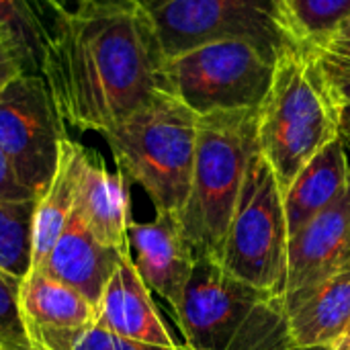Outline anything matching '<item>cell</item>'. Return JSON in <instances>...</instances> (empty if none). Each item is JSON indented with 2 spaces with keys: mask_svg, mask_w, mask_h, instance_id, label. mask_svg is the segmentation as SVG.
Instances as JSON below:
<instances>
[{
  "mask_svg": "<svg viewBox=\"0 0 350 350\" xmlns=\"http://www.w3.org/2000/svg\"><path fill=\"white\" fill-rule=\"evenodd\" d=\"M68 137L41 74L23 72L0 94V152L35 199L55 174Z\"/></svg>",
  "mask_w": 350,
  "mask_h": 350,
  "instance_id": "ba28073f",
  "label": "cell"
},
{
  "mask_svg": "<svg viewBox=\"0 0 350 350\" xmlns=\"http://www.w3.org/2000/svg\"><path fill=\"white\" fill-rule=\"evenodd\" d=\"M94 312V322L117 336L164 349L183 347L164 324L152 299V291L139 277L131 254L119 260Z\"/></svg>",
  "mask_w": 350,
  "mask_h": 350,
  "instance_id": "4fadbf2b",
  "label": "cell"
},
{
  "mask_svg": "<svg viewBox=\"0 0 350 350\" xmlns=\"http://www.w3.org/2000/svg\"><path fill=\"white\" fill-rule=\"evenodd\" d=\"M31 347L33 350H187L185 345L180 349H164L129 340L113 334L96 322L74 330L39 332L31 338Z\"/></svg>",
  "mask_w": 350,
  "mask_h": 350,
  "instance_id": "603a6c76",
  "label": "cell"
},
{
  "mask_svg": "<svg viewBox=\"0 0 350 350\" xmlns=\"http://www.w3.org/2000/svg\"><path fill=\"white\" fill-rule=\"evenodd\" d=\"M125 254L105 246L72 211L62 236L43 262V271L82 293L94 308ZM39 271V269H37Z\"/></svg>",
  "mask_w": 350,
  "mask_h": 350,
  "instance_id": "5bb4252c",
  "label": "cell"
},
{
  "mask_svg": "<svg viewBox=\"0 0 350 350\" xmlns=\"http://www.w3.org/2000/svg\"><path fill=\"white\" fill-rule=\"evenodd\" d=\"M258 152V109L199 115L191 191L176 213L197 256L219 260L252 156Z\"/></svg>",
  "mask_w": 350,
  "mask_h": 350,
  "instance_id": "3957f363",
  "label": "cell"
},
{
  "mask_svg": "<svg viewBox=\"0 0 350 350\" xmlns=\"http://www.w3.org/2000/svg\"><path fill=\"white\" fill-rule=\"evenodd\" d=\"M25 72L18 55L14 53V49L6 43V39L0 35V94L2 90L21 74Z\"/></svg>",
  "mask_w": 350,
  "mask_h": 350,
  "instance_id": "4316f807",
  "label": "cell"
},
{
  "mask_svg": "<svg viewBox=\"0 0 350 350\" xmlns=\"http://www.w3.org/2000/svg\"><path fill=\"white\" fill-rule=\"evenodd\" d=\"M18 312L29 340L47 330H74L94 322V306L43 269L29 271L18 285Z\"/></svg>",
  "mask_w": 350,
  "mask_h": 350,
  "instance_id": "2e32d148",
  "label": "cell"
},
{
  "mask_svg": "<svg viewBox=\"0 0 350 350\" xmlns=\"http://www.w3.org/2000/svg\"><path fill=\"white\" fill-rule=\"evenodd\" d=\"M275 74V57L248 41H215L164 64L166 88L197 115L258 109Z\"/></svg>",
  "mask_w": 350,
  "mask_h": 350,
  "instance_id": "8992f818",
  "label": "cell"
},
{
  "mask_svg": "<svg viewBox=\"0 0 350 350\" xmlns=\"http://www.w3.org/2000/svg\"><path fill=\"white\" fill-rule=\"evenodd\" d=\"M21 281L0 271V345L10 350H33L18 312Z\"/></svg>",
  "mask_w": 350,
  "mask_h": 350,
  "instance_id": "cb8c5ba5",
  "label": "cell"
},
{
  "mask_svg": "<svg viewBox=\"0 0 350 350\" xmlns=\"http://www.w3.org/2000/svg\"><path fill=\"white\" fill-rule=\"evenodd\" d=\"M51 23L41 59L66 127L105 133L168 90L166 57L142 0H47Z\"/></svg>",
  "mask_w": 350,
  "mask_h": 350,
  "instance_id": "6da1fadb",
  "label": "cell"
},
{
  "mask_svg": "<svg viewBox=\"0 0 350 350\" xmlns=\"http://www.w3.org/2000/svg\"><path fill=\"white\" fill-rule=\"evenodd\" d=\"M76 144L72 137L62 142L59 160L53 178L39 195L33 215V260L31 271L43 267L53 244L62 236L74 211V185H76Z\"/></svg>",
  "mask_w": 350,
  "mask_h": 350,
  "instance_id": "ac0fdd59",
  "label": "cell"
},
{
  "mask_svg": "<svg viewBox=\"0 0 350 350\" xmlns=\"http://www.w3.org/2000/svg\"><path fill=\"white\" fill-rule=\"evenodd\" d=\"M287 314L299 345L332 349L350 326V260Z\"/></svg>",
  "mask_w": 350,
  "mask_h": 350,
  "instance_id": "e0dca14e",
  "label": "cell"
},
{
  "mask_svg": "<svg viewBox=\"0 0 350 350\" xmlns=\"http://www.w3.org/2000/svg\"><path fill=\"white\" fill-rule=\"evenodd\" d=\"M35 199L0 201V271L23 281L33 260Z\"/></svg>",
  "mask_w": 350,
  "mask_h": 350,
  "instance_id": "7402d4cb",
  "label": "cell"
},
{
  "mask_svg": "<svg viewBox=\"0 0 350 350\" xmlns=\"http://www.w3.org/2000/svg\"><path fill=\"white\" fill-rule=\"evenodd\" d=\"M133 265L148 285L174 312L185 295L195 267V250L189 244L176 213H156L150 224L129 226Z\"/></svg>",
  "mask_w": 350,
  "mask_h": 350,
  "instance_id": "7c38bea8",
  "label": "cell"
},
{
  "mask_svg": "<svg viewBox=\"0 0 350 350\" xmlns=\"http://www.w3.org/2000/svg\"><path fill=\"white\" fill-rule=\"evenodd\" d=\"M43 2H47V0H43ZM68 2H72V4H76L78 0H66V4H68Z\"/></svg>",
  "mask_w": 350,
  "mask_h": 350,
  "instance_id": "4dcf8cb0",
  "label": "cell"
},
{
  "mask_svg": "<svg viewBox=\"0 0 350 350\" xmlns=\"http://www.w3.org/2000/svg\"><path fill=\"white\" fill-rule=\"evenodd\" d=\"M228 350H332L330 347H304L295 340L285 304L277 295L265 297L244 320Z\"/></svg>",
  "mask_w": 350,
  "mask_h": 350,
  "instance_id": "ffe728a7",
  "label": "cell"
},
{
  "mask_svg": "<svg viewBox=\"0 0 350 350\" xmlns=\"http://www.w3.org/2000/svg\"><path fill=\"white\" fill-rule=\"evenodd\" d=\"M338 137L340 109L324 84L316 49L291 41L279 51L271 88L258 107V152L281 191Z\"/></svg>",
  "mask_w": 350,
  "mask_h": 350,
  "instance_id": "7a4b0ae2",
  "label": "cell"
},
{
  "mask_svg": "<svg viewBox=\"0 0 350 350\" xmlns=\"http://www.w3.org/2000/svg\"><path fill=\"white\" fill-rule=\"evenodd\" d=\"M199 115L170 90L103 133L119 170L150 197L156 213H178L189 197Z\"/></svg>",
  "mask_w": 350,
  "mask_h": 350,
  "instance_id": "277c9868",
  "label": "cell"
},
{
  "mask_svg": "<svg viewBox=\"0 0 350 350\" xmlns=\"http://www.w3.org/2000/svg\"><path fill=\"white\" fill-rule=\"evenodd\" d=\"M27 199H35V195L29 189H25L14 168L10 166L8 158L0 152V201H27Z\"/></svg>",
  "mask_w": 350,
  "mask_h": 350,
  "instance_id": "484cf974",
  "label": "cell"
},
{
  "mask_svg": "<svg viewBox=\"0 0 350 350\" xmlns=\"http://www.w3.org/2000/svg\"><path fill=\"white\" fill-rule=\"evenodd\" d=\"M142 2H152V0H142Z\"/></svg>",
  "mask_w": 350,
  "mask_h": 350,
  "instance_id": "d6a6232c",
  "label": "cell"
},
{
  "mask_svg": "<svg viewBox=\"0 0 350 350\" xmlns=\"http://www.w3.org/2000/svg\"><path fill=\"white\" fill-rule=\"evenodd\" d=\"M166 59L215 41H248L277 59L293 35L279 0H152L144 2Z\"/></svg>",
  "mask_w": 350,
  "mask_h": 350,
  "instance_id": "52a82bcc",
  "label": "cell"
},
{
  "mask_svg": "<svg viewBox=\"0 0 350 350\" xmlns=\"http://www.w3.org/2000/svg\"><path fill=\"white\" fill-rule=\"evenodd\" d=\"M340 135L347 144H350V107L340 109Z\"/></svg>",
  "mask_w": 350,
  "mask_h": 350,
  "instance_id": "f1b7e54d",
  "label": "cell"
},
{
  "mask_svg": "<svg viewBox=\"0 0 350 350\" xmlns=\"http://www.w3.org/2000/svg\"><path fill=\"white\" fill-rule=\"evenodd\" d=\"M350 185V160L342 135L316 154L283 193L289 238L336 203Z\"/></svg>",
  "mask_w": 350,
  "mask_h": 350,
  "instance_id": "9a60e30c",
  "label": "cell"
},
{
  "mask_svg": "<svg viewBox=\"0 0 350 350\" xmlns=\"http://www.w3.org/2000/svg\"><path fill=\"white\" fill-rule=\"evenodd\" d=\"M332 350H350V326H349V330L345 332V336L332 347Z\"/></svg>",
  "mask_w": 350,
  "mask_h": 350,
  "instance_id": "f546056e",
  "label": "cell"
},
{
  "mask_svg": "<svg viewBox=\"0 0 350 350\" xmlns=\"http://www.w3.org/2000/svg\"><path fill=\"white\" fill-rule=\"evenodd\" d=\"M74 211L105 246L131 254V195L125 174L111 172L105 158L82 144H76Z\"/></svg>",
  "mask_w": 350,
  "mask_h": 350,
  "instance_id": "8fae6325",
  "label": "cell"
},
{
  "mask_svg": "<svg viewBox=\"0 0 350 350\" xmlns=\"http://www.w3.org/2000/svg\"><path fill=\"white\" fill-rule=\"evenodd\" d=\"M0 350H10V349H6V347H4V345H0Z\"/></svg>",
  "mask_w": 350,
  "mask_h": 350,
  "instance_id": "1f68e13d",
  "label": "cell"
},
{
  "mask_svg": "<svg viewBox=\"0 0 350 350\" xmlns=\"http://www.w3.org/2000/svg\"><path fill=\"white\" fill-rule=\"evenodd\" d=\"M287 254L285 197L269 162L256 152L224 240L219 265L246 285L281 297L287 279Z\"/></svg>",
  "mask_w": 350,
  "mask_h": 350,
  "instance_id": "5b68a950",
  "label": "cell"
},
{
  "mask_svg": "<svg viewBox=\"0 0 350 350\" xmlns=\"http://www.w3.org/2000/svg\"><path fill=\"white\" fill-rule=\"evenodd\" d=\"M0 35L18 55L25 72L39 74L47 25L37 0H0Z\"/></svg>",
  "mask_w": 350,
  "mask_h": 350,
  "instance_id": "44dd1931",
  "label": "cell"
},
{
  "mask_svg": "<svg viewBox=\"0 0 350 350\" xmlns=\"http://www.w3.org/2000/svg\"><path fill=\"white\" fill-rule=\"evenodd\" d=\"M269 293L230 275L219 260L197 256L180 306L172 312L187 350H228L232 338Z\"/></svg>",
  "mask_w": 350,
  "mask_h": 350,
  "instance_id": "9c48e42d",
  "label": "cell"
},
{
  "mask_svg": "<svg viewBox=\"0 0 350 350\" xmlns=\"http://www.w3.org/2000/svg\"><path fill=\"white\" fill-rule=\"evenodd\" d=\"M293 39L312 49H324L350 18V0H279Z\"/></svg>",
  "mask_w": 350,
  "mask_h": 350,
  "instance_id": "d6986e66",
  "label": "cell"
},
{
  "mask_svg": "<svg viewBox=\"0 0 350 350\" xmlns=\"http://www.w3.org/2000/svg\"><path fill=\"white\" fill-rule=\"evenodd\" d=\"M324 84L338 109L350 107V57L328 49H316Z\"/></svg>",
  "mask_w": 350,
  "mask_h": 350,
  "instance_id": "d4e9b609",
  "label": "cell"
},
{
  "mask_svg": "<svg viewBox=\"0 0 350 350\" xmlns=\"http://www.w3.org/2000/svg\"><path fill=\"white\" fill-rule=\"evenodd\" d=\"M350 260V185L328 209L289 238L285 310H293Z\"/></svg>",
  "mask_w": 350,
  "mask_h": 350,
  "instance_id": "30bf717a",
  "label": "cell"
},
{
  "mask_svg": "<svg viewBox=\"0 0 350 350\" xmlns=\"http://www.w3.org/2000/svg\"><path fill=\"white\" fill-rule=\"evenodd\" d=\"M324 49L340 53V55H349L350 57V18L336 31V35L330 39V43Z\"/></svg>",
  "mask_w": 350,
  "mask_h": 350,
  "instance_id": "83f0119b",
  "label": "cell"
}]
</instances>
